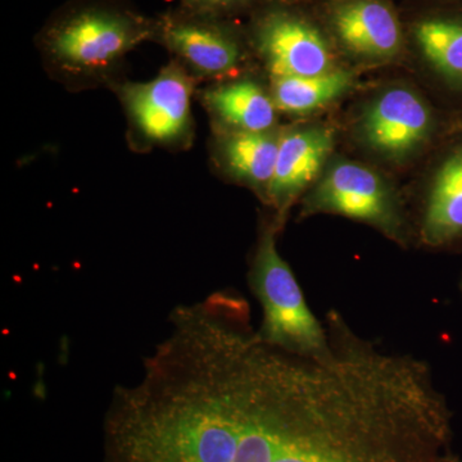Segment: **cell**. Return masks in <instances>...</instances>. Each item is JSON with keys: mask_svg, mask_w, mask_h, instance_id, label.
I'll list each match as a JSON object with an SVG mask.
<instances>
[{"mask_svg": "<svg viewBox=\"0 0 462 462\" xmlns=\"http://www.w3.org/2000/svg\"><path fill=\"white\" fill-rule=\"evenodd\" d=\"M217 291L172 310L141 375L118 385L105 462H446L452 411L427 361L382 348L339 312L331 354L264 342Z\"/></svg>", "mask_w": 462, "mask_h": 462, "instance_id": "obj_1", "label": "cell"}, {"mask_svg": "<svg viewBox=\"0 0 462 462\" xmlns=\"http://www.w3.org/2000/svg\"><path fill=\"white\" fill-rule=\"evenodd\" d=\"M156 17L130 0H69L35 36L45 72L72 93L111 89L124 80L126 57L153 42Z\"/></svg>", "mask_w": 462, "mask_h": 462, "instance_id": "obj_2", "label": "cell"}, {"mask_svg": "<svg viewBox=\"0 0 462 462\" xmlns=\"http://www.w3.org/2000/svg\"><path fill=\"white\" fill-rule=\"evenodd\" d=\"M281 227L263 217L249 266V287L263 309L258 336L273 346L307 357L331 354L329 333L307 303L293 270L278 249Z\"/></svg>", "mask_w": 462, "mask_h": 462, "instance_id": "obj_3", "label": "cell"}, {"mask_svg": "<svg viewBox=\"0 0 462 462\" xmlns=\"http://www.w3.org/2000/svg\"><path fill=\"white\" fill-rule=\"evenodd\" d=\"M298 205L300 218L342 216L374 227L400 247L415 245L407 199L384 172L360 161L331 157Z\"/></svg>", "mask_w": 462, "mask_h": 462, "instance_id": "obj_4", "label": "cell"}, {"mask_svg": "<svg viewBox=\"0 0 462 462\" xmlns=\"http://www.w3.org/2000/svg\"><path fill=\"white\" fill-rule=\"evenodd\" d=\"M199 83L178 60H170L148 81L124 79L111 88L126 117L127 144L134 152H184L196 139L193 99Z\"/></svg>", "mask_w": 462, "mask_h": 462, "instance_id": "obj_5", "label": "cell"}, {"mask_svg": "<svg viewBox=\"0 0 462 462\" xmlns=\"http://www.w3.org/2000/svg\"><path fill=\"white\" fill-rule=\"evenodd\" d=\"M439 121L427 97L412 85L393 83L374 91L356 116L352 136L380 163L415 162L436 142Z\"/></svg>", "mask_w": 462, "mask_h": 462, "instance_id": "obj_6", "label": "cell"}, {"mask_svg": "<svg viewBox=\"0 0 462 462\" xmlns=\"http://www.w3.org/2000/svg\"><path fill=\"white\" fill-rule=\"evenodd\" d=\"M153 42L165 48L199 83H215L257 66L247 32L231 18L180 7L156 16Z\"/></svg>", "mask_w": 462, "mask_h": 462, "instance_id": "obj_7", "label": "cell"}, {"mask_svg": "<svg viewBox=\"0 0 462 462\" xmlns=\"http://www.w3.org/2000/svg\"><path fill=\"white\" fill-rule=\"evenodd\" d=\"M249 47L269 79L315 76L340 67L324 32L287 3L266 0L245 29Z\"/></svg>", "mask_w": 462, "mask_h": 462, "instance_id": "obj_8", "label": "cell"}, {"mask_svg": "<svg viewBox=\"0 0 462 462\" xmlns=\"http://www.w3.org/2000/svg\"><path fill=\"white\" fill-rule=\"evenodd\" d=\"M410 211L416 245L439 252L462 249V133L439 149Z\"/></svg>", "mask_w": 462, "mask_h": 462, "instance_id": "obj_9", "label": "cell"}, {"mask_svg": "<svg viewBox=\"0 0 462 462\" xmlns=\"http://www.w3.org/2000/svg\"><path fill=\"white\" fill-rule=\"evenodd\" d=\"M337 130L327 123H300L282 126L275 171L264 207L284 230L293 206L320 178L334 156Z\"/></svg>", "mask_w": 462, "mask_h": 462, "instance_id": "obj_10", "label": "cell"}, {"mask_svg": "<svg viewBox=\"0 0 462 462\" xmlns=\"http://www.w3.org/2000/svg\"><path fill=\"white\" fill-rule=\"evenodd\" d=\"M329 27L339 50L357 65H388L402 54V25L385 0H339L330 9Z\"/></svg>", "mask_w": 462, "mask_h": 462, "instance_id": "obj_11", "label": "cell"}, {"mask_svg": "<svg viewBox=\"0 0 462 462\" xmlns=\"http://www.w3.org/2000/svg\"><path fill=\"white\" fill-rule=\"evenodd\" d=\"M196 99L208 116L211 132L261 133L282 126L269 79L254 69L199 87Z\"/></svg>", "mask_w": 462, "mask_h": 462, "instance_id": "obj_12", "label": "cell"}, {"mask_svg": "<svg viewBox=\"0 0 462 462\" xmlns=\"http://www.w3.org/2000/svg\"><path fill=\"white\" fill-rule=\"evenodd\" d=\"M282 126L270 132H211L209 162L224 180L254 191L264 203L275 171Z\"/></svg>", "mask_w": 462, "mask_h": 462, "instance_id": "obj_13", "label": "cell"}, {"mask_svg": "<svg viewBox=\"0 0 462 462\" xmlns=\"http://www.w3.org/2000/svg\"><path fill=\"white\" fill-rule=\"evenodd\" d=\"M355 83L354 72L342 66L320 75L269 79L279 114L300 118L338 102L354 89Z\"/></svg>", "mask_w": 462, "mask_h": 462, "instance_id": "obj_14", "label": "cell"}, {"mask_svg": "<svg viewBox=\"0 0 462 462\" xmlns=\"http://www.w3.org/2000/svg\"><path fill=\"white\" fill-rule=\"evenodd\" d=\"M412 39L428 69L447 87L462 91V18H422L412 27Z\"/></svg>", "mask_w": 462, "mask_h": 462, "instance_id": "obj_15", "label": "cell"}, {"mask_svg": "<svg viewBox=\"0 0 462 462\" xmlns=\"http://www.w3.org/2000/svg\"><path fill=\"white\" fill-rule=\"evenodd\" d=\"M266 0H180L179 7L194 14L233 18L242 12L252 11Z\"/></svg>", "mask_w": 462, "mask_h": 462, "instance_id": "obj_16", "label": "cell"}, {"mask_svg": "<svg viewBox=\"0 0 462 462\" xmlns=\"http://www.w3.org/2000/svg\"><path fill=\"white\" fill-rule=\"evenodd\" d=\"M446 462H462V458L461 457H458L457 455H455V454H449L448 457H447V461Z\"/></svg>", "mask_w": 462, "mask_h": 462, "instance_id": "obj_17", "label": "cell"}, {"mask_svg": "<svg viewBox=\"0 0 462 462\" xmlns=\"http://www.w3.org/2000/svg\"><path fill=\"white\" fill-rule=\"evenodd\" d=\"M458 291H460L461 297H462V273L460 275V281H458Z\"/></svg>", "mask_w": 462, "mask_h": 462, "instance_id": "obj_18", "label": "cell"}]
</instances>
